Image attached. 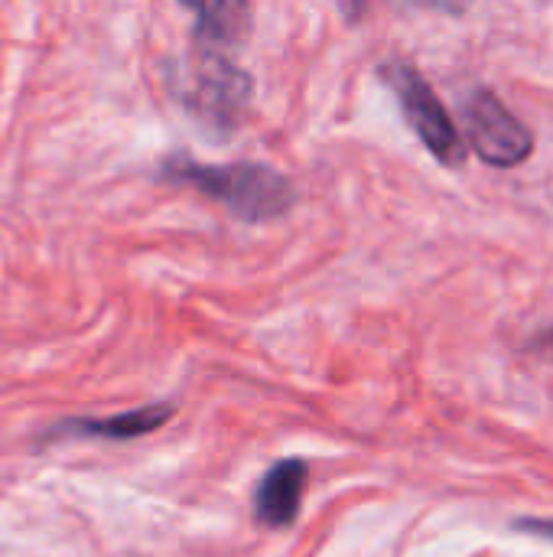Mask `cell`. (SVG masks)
<instances>
[{"label":"cell","instance_id":"cell-9","mask_svg":"<svg viewBox=\"0 0 553 557\" xmlns=\"http://www.w3.org/2000/svg\"><path fill=\"white\" fill-rule=\"evenodd\" d=\"M420 7H430V10H440V13H466L473 7V0H414Z\"/></svg>","mask_w":553,"mask_h":557},{"label":"cell","instance_id":"cell-3","mask_svg":"<svg viewBox=\"0 0 553 557\" xmlns=\"http://www.w3.org/2000/svg\"><path fill=\"white\" fill-rule=\"evenodd\" d=\"M466 137L473 150L489 166H518L535 150V134L502 104V98L489 88H476L460 108Z\"/></svg>","mask_w":553,"mask_h":557},{"label":"cell","instance_id":"cell-2","mask_svg":"<svg viewBox=\"0 0 553 557\" xmlns=\"http://www.w3.org/2000/svg\"><path fill=\"white\" fill-rule=\"evenodd\" d=\"M381 78L394 91V98L401 101V111H404L407 124L414 127V134L420 137V144L443 166H463L466 163V144L460 137L450 111L443 108L437 91L427 85V78L414 65L398 62V59L381 65Z\"/></svg>","mask_w":553,"mask_h":557},{"label":"cell","instance_id":"cell-1","mask_svg":"<svg viewBox=\"0 0 553 557\" xmlns=\"http://www.w3.org/2000/svg\"><path fill=\"white\" fill-rule=\"evenodd\" d=\"M163 173L176 183H186L192 189H202L205 196L225 202L238 219L244 222H271L290 212L297 202L293 183L264 166V163H228V166H209L196 163L189 157H173Z\"/></svg>","mask_w":553,"mask_h":557},{"label":"cell","instance_id":"cell-7","mask_svg":"<svg viewBox=\"0 0 553 557\" xmlns=\"http://www.w3.org/2000/svg\"><path fill=\"white\" fill-rule=\"evenodd\" d=\"M199 20V29L215 46H235L251 33V3L248 0H179Z\"/></svg>","mask_w":553,"mask_h":557},{"label":"cell","instance_id":"cell-6","mask_svg":"<svg viewBox=\"0 0 553 557\" xmlns=\"http://www.w3.org/2000/svg\"><path fill=\"white\" fill-rule=\"evenodd\" d=\"M173 418V405H147L137 411L111 414V418H68L49 431V441L81 437V441H134L160 431Z\"/></svg>","mask_w":553,"mask_h":557},{"label":"cell","instance_id":"cell-4","mask_svg":"<svg viewBox=\"0 0 553 557\" xmlns=\"http://www.w3.org/2000/svg\"><path fill=\"white\" fill-rule=\"evenodd\" d=\"M251 98V78L235 62L218 52H202L196 69L192 108H199L212 124H235Z\"/></svg>","mask_w":553,"mask_h":557},{"label":"cell","instance_id":"cell-5","mask_svg":"<svg viewBox=\"0 0 553 557\" xmlns=\"http://www.w3.org/2000/svg\"><path fill=\"white\" fill-rule=\"evenodd\" d=\"M306 480H310V463L300 457H287L280 463H274L257 493H254V509H257V522L267 529H290L297 522L303 493H306Z\"/></svg>","mask_w":553,"mask_h":557},{"label":"cell","instance_id":"cell-8","mask_svg":"<svg viewBox=\"0 0 553 557\" xmlns=\"http://www.w3.org/2000/svg\"><path fill=\"white\" fill-rule=\"evenodd\" d=\"M515 529L535 539L553 542V519H515Z\"/></svg>","mask_w":553,"mask_h":557}]
</instances>
